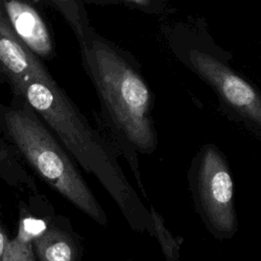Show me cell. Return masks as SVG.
<instances>
[{"mask_svg": "<svg viewBox=\"0 0 261 261\" xmlns=\"http://www.w3.org/2000/svg\"><path fill=\"white\" fill-rule=\"evenodd\" d=\"M80 45L87 71L135 174L137 186L148 199L141 179L137 153L149 155L158 146L152 115L154 94L141 66L126 51L93 30Z\"/></svg>", "mask_w": 261, "mask_h": 261, "instance_id": "obj_1", "label": "cell"}, {"mask_svg": "<svg viewBox=\"0 0 261 261\" xmlns=\"http://www.w3.org/2000/svg\"><path fill=\"white\" fill-rule=\"evenodd\" d=\"M16 91L43 117L80 165L100 181L129 227L151 236L150 211L127 180L114 151L88 124L58 85L34 80Z\"/></svg>", "mask_w": 261, "mask_h": 261, "instance_id": "obj_2", "label": "cell"}, {"mask_svg": "<svg viewBox=\"0 0 261 261\" xmlns=\"http://www.w3.org/2000/svg\"><path fill=\"white\" fill-rule=\"evenodd\" d=\"M167 45L187 68L216 94L222 111L261 141V91L231 64V56L200 19L179 21L165 32Z\"/></svg>", "mask_w": 261, "mask_h": 261, "instance_id": "obj_3", "label": "cell"}, {"mask_svg": "<svg viewBox=\"0 0 261 261\" xmlns=\"http://www.w3.org/2000/svg\"><path fill=\"white\" fill-rule=\"evenodd\" d=\"M5 127L16 147L54 190L101 225L108 219L102 206L60 145L30 111L10 109Z\"/></svg>", "mask_w": 261, "mask_h": 261, "instance_id": "obj_4", "label": "cell"}, {"mask_svg": "<svg viewBox=\"0 0 261 261\" xmlns=\"http://www.w3.org/2000/svg\"><path fill=\"white\" fill-rule=\"evenodd\" d=\"M195 209L208 232L228 241L238 231L234 184L224 153L212 143L203 144L192 158L187 173Z\"/></svg>", "mask_w": 261, "mask_h": 261, "instance_id": "obj_5", "label": "cell"}, {"mask_svg": "<svg viewBox=\"0 0 261 261\" xmlns=\"http://www.w3.org/2000/svg\"><path fill=\"white\" fill-rule=\"evenodd\" d=\"M0 66L15 89L30 81L55 83L51 74L16 36L5 13L0 9Z\"/></svg>", "mask_w": 261, "mask_h": 261, "instance_id": "obj_6", "label": "cell"}, {"mask_svg": "<svg viewBox=\"0 0 261 261\" xmlns=\"http://www.w3.org/2000/svg\"><path fill=\"white\" fill-rule=\"evenodd\" d=\"M2 10L18 39L38 57H50L53 44L41 15L22 0H2Z\"/></svg>", "mask_w": 261, "mask_h": 261, "instance_id": "obj_7", "label": "cell"}, {"mask_svg": "<svg viewBox=\"0 0 261 261\" xmlns=\"http://www.w3.org/2000/svg\"><path fill=\"white\" fill-rule=\"evenodd\" d=\"M40 261H75L77 249L74 242L56 228H46L33 240Z\"/></svg>", "mask_w": 261, "mask_h": 261, "instance_id": "obj_8", "label": "cell"}, {"mask_svg": "<svg viewBox=\"0 0 261 261\" xmlns=\"http://www.w3.org/2000/svg\"><path fill=\"white\" fill-rule=\"evenodd\" d=\"M46 229L43 220L27 217L18 225L16 237L9 241L2 257V261H35L33 240Z\"/></svg>", "mask_w": 261, "mask_h": 261, "instance_id": "obj_9", "label": "cell"}, {"mask_svg": "<svg viewBox=\"0 0 261 261\" xmlns=\"http://www.w3.org/2000/svg\"><path fill=\"white\" fill-rule=\"evenodd\" d=\"M149 211L152 222L151 236L157 239L165 260L178 261L180 246L184 243V239L181 237H175L169 231L161 214L153 206H151Z\"/></svg>", "mask_w": 261, "mask_h": 261, "instance_id": "obj_10", "label": "cell"}, {"mask_svg": "<svg viewBox=\"0 0 261 261\" xmlns=\"http://www.w3.org/2000/svg\"><path fill=\"white\" fill-rule=\"evenodd\" d=\"M71 27L79 42L91 32L82 0H50Z\"/></svg>", "mask_w": 261, "mask_h": 261, "instance_id": "obj_11", "label": "cell"}, {"mask_svg": "<svg viewBox=\"0 0 261 261\" xmlns=\"http://www.w3.org/2000/svg\"><path fill=\"white\" fill-rule=\"evenodd\" d=\"M142 12L161 15L169 11L168 0H119Z\"/></svg>", "mask_w": 261, "mask_h": 261, "instance_id": "obj_12", "label": "cell"}, {"mask_svg": "<svg viewBox=\"0 0 261 261\" xmlns=\"http://www.w3.org/2000/svg\"><path fill=\"white\" fill-rule=\"evenodd\" d=\"M8 242H9V240L7 239L4 230L2 229V227L0 225V261H2L3 253H4V250H5Z\"/></svg>", "mask_w": 261, "mask_h": 261, "instance_id": "obj_13", "label": "cell"}, {"mask_svg": "<svg viewBox=\"0 0 261 261\" xmlns=\"http://www.w3.org/2000/svg\"><path fill=\"white\" fill-rule=\"evenodd\" d=\"M82 1L90 2V3H94V4H98V5H111V4L120 3L119 0H82Z\"/></svg>", "mask_w": 261, "mask_h": 261, "instance_id": "obj_14", "label": "cell"}, {"mask_svg": "<svg viewBox=\"0 0 261 261\" xmlns=\"http://www.w3.org/2000/svg\"><path fill=\"white\" fill-rule=\"evenodd\" d=\"M123 261H130L129 259H126V260H123Z\"/></svg>", "mask_w": 261, "mask_h": 261, "instance_id": "obj_15", "label": "cell"}, {"mask_svg": "<svg viewBox=\"0 0 261 261\" xmlns=\"http://www.w3.org/2000/svg\"><path fill=\"white\" fill-rule=\"evenodd\" d=\"M0 70H3V69H2V67H1V66H0Z\"/></svg>", "mask_w": 261, "mask_h": 261, "instance_id": "obj_16", "label": "cell"}]
</instances>
